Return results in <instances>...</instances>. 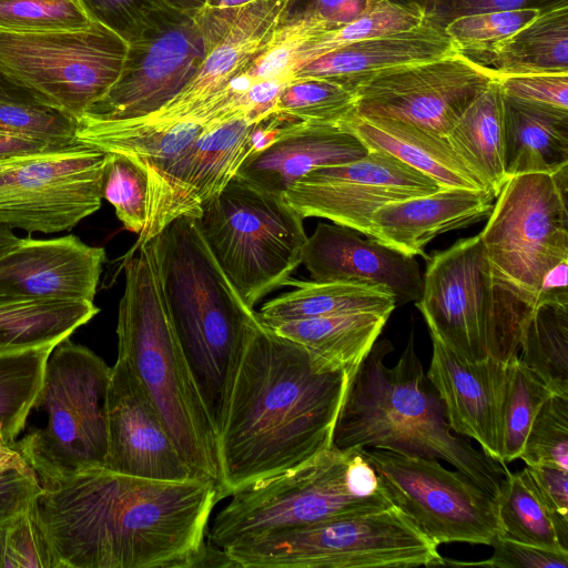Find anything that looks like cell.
I'll return each mask as SVG.
<instances>
[{
  "label": "cell",
  "instance_id": "cell-9",
  "mask_svg": "<svg viewBox=\"0 0 568 568\" xmlns=\"http://www.w3.org/2000/svg\"><path fill=\"white\" fill-rule=\"evenodd\" d=\"M303 216L282 195L233 176L196 217L215 261L247 306L286 286L302 264Z\"/></svg>",
  "mask_w": 568,
  "mask_h": 568
},
{
  "label": "cell",
  "instance_id": "cell-48",
  "mask_svg": "<svg viewBox=\"0 0 568 568\" xmlns=\"http://www.w3.org/2000/svg\"><path fill=\"white\" fill-rule=\"evenodd\" d=\"M91 21L119 34L126 43L178 9L166 0H77Z\"/></svg>",
  "mask_w": 568,
  "mask_h": 568
},
{
  "label": "cell",
  "instance_id": "cell-45",
  "mask_svg": "<svg viewBox=\"0 0 568 568\" xmlns=\"http://www.w3.org/2000/svg\"><path fill=\"white\" fill-rule=\"evenodd\" d=\"M526 465L568 470V396L551 394L529 427L521 455Z\"/></svg>",
  "mask_w": 568,
  "mask_h": 568
},
{
  "label": "cell",
  "instance_id": "cell-3",
  "mask_svg": "<svg viewBox=\"0 0 568 568\" xmlns=\"http://www.w3.org/2000/svg\"><path fill=\"white\" fill-rule=\"evenodd\" d=\"M148 243L169 318L219 435L240 361L261 320L215 261L196 219L179 216Z\"/></svg>",
  "mask_w": 568,
  "mask_h": 568
},
{
  "label": "cell",
  "instance_id": "cell-47",
  "mask_svg": "<svg viewBox=\"0 0 568 568\" xmlns=\"http://www.w3.org/2000/svg\"><path fill=\"white\" fill-rule=\"evenodd\" d=\"M77 119L40 103L0 100V132L55 145L78 142Z\"/></svg>",
  "mask_w": 568,
  "mask_h": 568
},
{
  "label": "cell",
  "instance_id": "cell-57",
  "mask_svg": "<svg viewBox=\"0 0 568 568\" xmlns=\"http://www.w3.org/2000/svg\"><path fill=\"white\" fill-rule=\"evenodd\" d=\"M57 148H62V145H55L43 141L0 132V160L13 155L40 152Z\"/></svg>",
  "mask_w": 568,
  "mask_h": 568
},
{
  "label": "cell",
  "instance_id": "cell-61",
  "mask_svg": "<svg viewBox=\"0 0 568 568\" xmlns=\"http://www.w3.org/2000/svg\"><path fill=\"white\" fill-rule=\"evenodd\" d=\"M19 240L11 227L0 224V255L14 246Z\"/></svg>",
  "mask_w": 568,
  "mask_h": 568
},
{
  "label": "cell",
  "instance_id": "cell-32",
  "mask_svg": "<svg viewBox=\"0 0 568 568\" xmlns=\"http://www.w3.org/2000/svg\"><path fill=\"white\" fill-rule=\"evenodd\" d=\"M470 60L496 77L568 72V3L540 13L513 36Z\"/></svg>",
  "mask_w": 568,
  "mask_h": 568
},
{
  "label": "cell",
  "instance_id": "cell-58",
  "mask_svg": "<svg viewBox=\"0 0 568 568\" xmlns=\"http://www.w3.org/2000/svg\"><path fill=\"white\" fill-rule=\"evenodd\" d=\"M254 0H206L205 8L230 20L236 19L242 9Z\"/></svg>",
  "mask_w": 568,
  "mask_h": 568
},
{
  "label": "cell",
  "instance_id": "cell-11",
  "mask_svg": "<svg viewBox=\"0 0 568 568\" xmlns=\"http://www.w3.org/2000/svg\"><path fill=\"white\" fill-rule=\"evenodd\" d=\"M568 165L509 176L478 234L499 283L532 310L542 283L568 261Z\"/></svg>",
  "mask_w": 568,
  "mask_h": 568
},
{
  "label": "cell",
  "instance_id": "cell-6",
  "mask_svg": "<svg viewBox=\"0 0 568 568\" xmlns=\"http://www.w3.org/2000/svg\"><path fill=\"white\" fill-rule=\"evenodd\" d=\"M362 449L332 445L295 467L237 489L207 529L209 542L224 549L247 537L392 506Z\"/></svg>",
  "mask_w": 568,
  "mask_h": 568
},
{
  "label": "cell",
  "instance_id": "cell-23",
  "mask_svg": "<svg viewBox=\"0 0 568 568\" xmlns=\"http://www.w3.org/2000/svg\"><path fill=\"white\" fill-rule=\"evenodd\" d=\"M295 1L254 0L246 4L210 49L187 84L169 103L146 118L192 121L200 109L226 92L248 69Z\"/></svg>",
  "mask_w": 568,
  "mask_h": 568
},
{
  "label": "cell",
  "instance_id": "cell-27",
  "mask_svg": "<svg viewBox=\"0 0 568 568\" xmlns=\"http://www.w3.org/2000/svg\"><path fill=\"white\" fill-rule=\"evenodd\" d=\"M209 123L146 116L114 120L84 113L77 119L75 136L79 142L105 153L133 159L146 170L149 182L165 170Z\"/></svg>",
  "mask_w": 568,
  "mask_h": 568
},
{
  "label": "cell",
  "instance_id": "cell-2",
  "mask_svg": "<svg viewBox=\"0 0 568 568\" xmlns=\"http://www.w3.org/2000/svg\"><path fill=\"white\" fill-rule=\"evenodd\" d=\"M348 375L262 322L240 361L217 435L220 499L329 448Z\"/></svg>",
  "mask_w": 568,
  "mask_h": 568
},
{
  "label": "cell",
  "instance_id": "cell-20",
  "mask_svg": "<svg viewBox=\"0 0 568 568\" xmlns=\"http://www.w3.org/2000/svg\"><path fill=\"white\" fill-rule=\"evenodd\" d=\"M103 247L74 235L20 239L0 255L1 301H93Z\"/></svg>",
  "mask_w": 568,
  "mask_h": 568
},
{
  "label": "cell",
  "instance_id": "cell-46",
  "mask_svg": "<svg viewBox=\"0 0 568 568\" xmlns=\"http://www.w3.org/2000/svg\"><path fill=\"white\" fill-rule=\"evenodd\" d=\"M91 23L77 0H0V31L71 30Z\"/></svg>",
  "mask_w": 568,
  "mask_h": 568
},
{
  "label": "cell",
  "instance_id": "cell-43",
  "mask_svg": "<svg viewBox=\"0 0 568 568\" xmlns=\"http://www.w3.org/2000/svg\"><path fill=\"white\" fill-rule=\"evenodd\" d=\"M32 503L0 523V568H61Z\"/></svg>",
  "mask_w": 568,
  "mask_h": 568
},
{
  "label": "cell",
  "instance_id": "cell-19",
  "mask_svg": "<svg viewBox=\"0 0 568 568\" xmlns=\"http://www.w3.org/2000/svg\"><path fill=\"white\" fill-rule=\"evenodd\" d=\"M105 410L108 453L104 468L155 480L199 478L179 450L143 385L121 357H116L111 366Z\"/></svg>",
  "mask_w": 568,
  "mask_h": 568
},
{
  "label": "cell",
  "instance_id": "cell-25",
  "mask_svg": "<svg viewBox=\"0 0 568 568\" xmlns=\"http://www.w3.org/2000/svg\"><path fill=\"white\" fill-rule=\"evenodd\" d=\"M368 146L342 124L295 121L265 151L242 162L235 176L282 195L311 171L358 160Z\"/></svg>",
  "mask_w": 568,
  "mask_h": 568
},
{
  "label": "cell",
  "instance_id": "cell-8",
  "mask_svg": "<svg viewBox=\"0 0 568 568\" xmlns=\"http://www.w3.org/2000/svg\"><path fill=\"white\" fill-rule=\"evenodd\" d=\"M224 550L242 568L444 566L438 545L395 505L247 537Z\"/></svg>",
  "mask_w": 568,
  "mask_h": 568
},
{
  "label": "cell",
  "instance_id": "cell-17",
  "mask_svg": "<svg viewBox=\"0 0 568 568\" xmlns=\"http://www.w3.org/2000/svg\"><path fill=\"white\" fill-rule=\"evenodd\" d=\"M440 187L394 155L369 149L358 160L311 171L282 196L303 217H324L373 239L371 219L378 207Z\"/></svg>",
  "mask_w": 568,
  "mask_h": 568
},
{
  "label": "cell",
  "instance_id": "cell-29",
  "mask_svg": "<svg viewBox=\"0 0 568 568\" xmlns=\"http://www.w3.org/2000/svg\"><path fill=\"white\" fill-rule=\"evenodd\" d=\"M504 159L508 178L568 165V110L504 95Z\"/></svg>",
  "mask_w": 568,
  "mask_h": 568
},
{
  "label": "cell",
  "instance_id": "cell-33",
  "mask_svg": "<svg viewBox=\"0 0 568 568\" xmlns=\"http://www.w3.org/2000/svg\"><path fill=\"white\" fill-rule=\"evenodd\" d=\"M99 312L93 301L0 300V356L54 347Z\"/></svg>",
  "mask_w": 568,
  "mask_h": 568
},
{
  "label": "cell",
  "instance_id": "cell-54",
  "mask_svg": "<svg viewBox=\"0 0 568 568\" xmlns=\"http://www.w3.org/2000/svg\"><path fill=\"white\" fill-rule=\"evenodd\" d=\"M295 121L298 120L281 113H272L255 122L245 141L244 160L265 151L274 144Z\"/></svg>",
  "mask_w": 568,
  "mask_h": 568
},
{
  "label": "cell",
  "instance_id": "cell-39",
  "mask_svg": "<svg viewBox=\"0 0 568 568\" xmlns=\"http://www.w3.org/2000/svg\"><path fill=\"white\" fill-rule=\"evenodd\" d=\"M425 17V13L405 9L386 0H369L364 13L352 22L322 32L306 41L296 57L293 71L344 45L413 29L419 26Z\"/></svg>",
  "mask_w": 568,
  "mask_h": 568
},
{
  "label": "cell",
  "instance_id": "cell-62",
  "mask_svg": "<svg viewBox=\"0 0 568 568\" xmlns=\"http://www.w3.org/2000/svg\"><path fill=\"white\" fill-rule=\"evenodd\" d=\"M171 6L181 10H199L205 6L206 0H166Z\"/></svg>",
  "mask_w": 568,
  "mask_h": 568
},
{
  "label": "cell",
  "instance_id": "cell-31",
  "mask_svg": "<svg viewBox=\"0 0 568 568\" xmlns=\"http://www.w3.org/2000/svg\"><path fill=\"white\" fill-rule=\"evenodd\" d=\"M446 138L496 199L508 179L504 159V95L496 78L470 102Z\"/></svg>",
  "mask_w": 568,
  "mask_h": 568
},
{
  "label": "cell",
  "instance_id": "cell-50",
  "mask_svg": "<svg viewBox=\"0 0 568 568\" xmlns=\"http://www.w3.org/2000/svg\"><path fill=\"white\" fill-rule=\"evenodd\" d=\"M493 556L475 562L477 566L498 568H568V554L539 548L525 542L496 536L491 545Z\"/></svg>",
  "mask_w": 568,
  "mask_h": 568
},
{
  "label": "cell",
  "instance_id": "cell-21",
  "mask_svg": "<svg viewBox=\"0 0 568 568\" xmlns=\"http://www.w3.org/2000/svg\"><path fill=\"white\" fill-rule=\"evenodd\" d=\"M302 263L316 282H353L385 288L396 306L416 302L423 276L414 256L341 224L320 222L303 248Z\"/></svg>",
  "mask_w": 568,
  "mask_h": 568
},
{
  "label": "cell",
  "instance_id": "cell-18",
  "mask_svg": "<svg viewBox=\"0 0 568 568\" xmlns=\"http://www.w3.org/2000/svg\"><path fill=\"white\" fill-rule=\"evenodd\" d=\"M254 123L244 115L210 122L165 170L149 180L148 221L132 252L176 217L201 214L244 161L245 141Z\"/></svg>",
  "mask_w": 568,
  "mask_h": 568
},
{
  "label": "cell",
  "instance_id": "cell-56",
  "mask_svg": "<svg viewBox=\"0 0 568 568\" xmlns=\"http://www.w3.org/2000/svg\"><path fill=\"white\" fill-rule=\"evenodd\" d=\"M6 471H17L22 476L39 483L37 473L19 449L17 442L8 440L0 433V473Z\"/></svg>",
  "mask_w": 568,
  "mask_h": 568
},
{
  "label": "cell",
  "instance_id": "cell-38",
  "mask_svg": "<svg viewBox=\"0 0 568 568\" xmlns=\"http://www.w3.org/2000/svg\"><path fill=\"white\" fill-rule=\"evenodd\" d=\"M331 29L328 23L304 6L301 10H296L293 4L278 22L262 53L233 82V85L242 88L253 82L267 80L291 82V73L303 44Z\"/></svg>",
  "mask_w": 568,
  "mask_h": 568
},
{
  "label": "cell",
  "instance_id": "cell-34",
  "mask_svg": "<svg viewBox=\"0 0 568 568\" xmlns=\"http://www.w3.org/2000/svg\"><path fill=\"white\" fill-rule=\"evenodd\" d=\"M388 318L362 313L298 320L268 327L327 364L343 368L351 379Z\"/></svg>",
  "mask_w": 568,
  "mask_h": 568
},
{
  "label": "cell",
  "instance_id": "cell-35",
  "mask_svg": "<svg viewBox=\"0 0 568 568\" xmlns=\"http://www.w3.org/2000/svg\"><path fill=\"white\" fill-rule=\"evenodd\" d=\"M495 501L500 535L519 542L568 554V528L556 520L521 470H506Z\"/></svg>",
  "mask_w": 568,
  "mask_h": 568
},
{
  "label": "cell",
  "instance_id": "cell-4",
  "mask_svg": "<svg viewBox=\"0 0 568 568\" xmlns=\"http://www.w3.org/2000/svg\"><path fill=\"white\" fill-rule=\"evenodd\" d=\"M390 351L387 341L375 343L348 381L332 445L443 459L496 499L508 468L453 434L416 354L413 332L397 362L387 366Z\"/></svg>",
  "mask_w": 568,
  "mask_h": 568
},
{
  "label": "cell",
  "instance_id": "cell-13",
  "mask_svg": "<svg viewBox=\"0 0 568 568\" xmlns=\"http://www.w3.org/2000/svg\"><path fill=\"white\" fill-rule=\"evenodd\" d=\"M106 153L88 144L0 160V224L29 234L70 231L102 201Z\"/></svg>",
  "mask_w": 568,
  "mask_h": 568
},
{
  "label": "cell",
  "instance_id": "cell-49",
  "mask_svg": "<svg viewBox=\"0 0 568 568\" xmlns=\"http://www.w3.org/2000/svg\"><path fill=\"white\" fill-rule=\"evenodd\" d=\"M505 97L568 110V72L496 77Z\"/></svg>",
  "mask_w": 568,
  "mask_h": 568
},
{
  "label": "cell",
  "instance_id": "cell-40",
  "mask_svg": "<svg viewBox=\"0 0 568 568\" xmlns=\"http://www.w3.org/2000/svg\"><path fill=\"white\" fill-rule=\"evenodd\" d=\"M551 394L518 355L508 361L501 407V466L520 457L532 419Z\"/></svg>",
  "mask_w": 568,
  "mask_h": 568
},
{
  "label": "cell",
  "instance_id": "cell-59",
  "mask_svg": "<svg viewBox=\"0 0 568 568\" xmlns=\"http://www.w3.org/2000/svg\"><path fill=\"white\" fill-rule=\"evenodd\" d=\"M0 100L3 101H18V102H29V103H40L36 97L32 94L17 89L14 87H10L0 82ZM42 104V103H40Z\"/></svg>",
  "mask_w": 568,
  "mask_h": 568
},
{
  "label": "cell",
  "instance_id": "cell-30",
  "mask_svg": "<svg viewBox=\"0 0 568 568\" xmlns=\"http://www.w3.org/2000/svg\"><path fill=\"white\" fill-rule=\"evenodd\" d=\"M294 287L266 302L257 313L266 326L324 316L377 314L390 316L396 301L389 291L353 282L288 280Z\"/></svg>",
  "mask_w": 568,
  "mask_h": 568
},
{
  "label": "cell",
  "instance_id": "cell-22",
  "mask_svg": "<svg viewBox=\"0 0 568 568\" xmlns=\"http://www.w3.org/2000/svg\"><path fill=\"white\" fill-rule=\"evenodd\" d=\"M429 335L432 358L426 376L444 404L450 428L474 439L486 455L499 463L508 362L466 363L435 334Z\"/></svg>",
  "mask_w": 568,
  "mask_h": 568
},
{
  "label": "cell",
  "instance_id": "cell-24",
  "mask_svg": "<svg viewBox=\"0 0 568 568\" xmlns=\"http://www.w3.org/2000/svg\"><path fill=\"white\" fill-rule=\"evenodd\" d=\"M494 199L485 190L440 187L430 194L389 202L372 215L373 239L427 260L425 246L433 239L488 217Z\"/></svg>",
  "mask_w": 568,
  "mask_h": 568
},
{
  "label": "cell",
  "instance_id": "cell-10",
  "mask_svg": "<svg viewBox=\"0 0 568 568\" xmlns=\"http://www.w3.org/2000/svg\"><path fill=\"white\" fill-rule=\"evenodd\" d=\"M110 375L100 356L70 337L52 349L32 408L47 422L16 440L40 486L105 466Z\"/></svg>",
  "mask_w": 568,
  "mask_h": 568
},
{
  "label": "cell",
  "instance_id": "cell-14",
  "mask_svg": "<svg viewBox=\"0 0 568 568\" xmlns=\"http://www.w3.org/2000/svg\"><path fill=\"white\" fill-rule=\"evenodd\" d=\"M390 499L429 539L490 546L501 534L495 499L436 458L363 448Z\"/></svg>",
  "mask_w": 568,
  "mask_h": 568
},
{
  "label": "cell",
  "instance_id": "cell-15",
  "mask_svg": "<svg viewBox=\"0 0 568 568\" xmlns=\"http://www.w3.org/2000/svg\"><path fill=\"white\" fill-rule=\"evenodd\" d=\"M225 32L204 8L172 10L128 43L119 79L87 113L122 120L156 112L187 84Z\"/></svg>",
  "mask_w": 568,
  "mask_h": 568
},
{
  "label": "cell",
  "instance_id": "cell-60",
  "mask_svg": "<svg viewBox=\"0 0 568 568\" xmlns=\"http://www.w3.org/2000/svg\"><path fill=\"white\" fill-rule=\"evenodd\" d=\"M386 1L394 3L396 6L403 7L405 9L425 13L427 16V13L429 12V10L432 8L434 0H386Z\"/></svg>",
  "mask_w": 568,
  "mask_h": 568
},
{
  "label": "cell",
  "instance_id": "cell-7",
  "mask_svg": "<svg viewBox=\"0 0 568 568\" xmlns=\"http://www.w3.org/2000/svg\"><path fill=\"white\" fill-rule=\"evenodd\" d=\"M416 307L429 333L466 363L517 356L532 311L497 281L478 234L428 256Z\"/></svg>",
  "mask_w": 568,
  "mask_h": 568
},
{
  "label": "cell",
  "instance_id": "cell-44",
  "mask_svg": "<svg viewBox=\"0 0 568 568\" xmlns=\"http://www.w3.org/2000/svg\"><path fill=\"white\" fill-rule=\"evenodd\" d=\"M539 13L535 8L475 13L458 17L444 29L455 49L471 59L513 36Z\"/></svg>",
  "mask_w": 568,
  "mask_h": 568
},
{
  "label": "cell",
  "instance_id": "cell-55",
  "mask_svg": "<svg viewBox=\"0 0 568 568\" xmlns=\"http://www.w3.org/2000/svg\"><path fill=\"white\" fill-rule=\"evenodd\" d=\"M368 3L369 0H306L304 7L334 29L358 18Z\"/></svg>",
  "mask_w": 568,
  "mask_h": 568
},
{
  "label": "cell",
  "instance_id": "cell-52",
  "mask_svg": "<svg viewBox=\"0 0 568 568\" xmlns=\"http://www.w3.org/2000/svg\"><path fill=\"white\" fill-rule=\"evenodd\" d=\"M521 473L556 520L568 528V470L526 465Z\"/></svg>",
  "mask_w": 568,
  "mask_h": 568
},
{
  "label": "cell",
  "instance_id": "cell-5",
  "mask_svg": "<svg viewBox=\"0 0 568 568\" xmlns=\"http://www.w3.org/2000/svg\"><path fill=\"white\" fill-rule=\"evenodd\" d=\"M134 251L124 263L118 357L143 385L195 475L219 487L217 434L169 318L151 246Z\"/></svg>",
  "mask_w": 568,
  "mask_h": 568
},
{
  "label": "cell",
  "instance_id": "cell-28",
  "mask_svg": "<svg viewBox=\"0 0 568 568\" xmlns=\"http://www.w3.org/2000/svg\"><path fill=\"white\" fill-rule=\"evenodd\" d=\"M342 125L353 132L368 149L382 150L394 155L434 179L442 187L485 190L479 179L454 151L446 136L399 120L363 116L356 112Z\"/></svg>",
  "mask_w": 568,
  "mask_h": 568
},
{
  "label": "cell",
  "instance_id": "cell-37",
  "mask_svg": "<svg viewBox=\"0 0 568 568\" xmlns=\"http://www.w3.org/2000/svg\"><path fill=\"white\" fill-rule=\"evenodd\" d=\"M54 347L0 356V433L10 442L17 440L26 427Z\"/></svg>",
  "mask_w": 568,
  "mask_h": 568
},
{
  "label": "cell",
  "instance_id": "cell-26",
  "mask_svg": "<svg viewBox=\"0 0 568 568\" xmlns=\"http://www.w3.org/2000/svg\"><path fill=\"white\" fill-rule=\"evenodd\" d=\"M457 51L445 29L428 16L409 30L364 39L322 55L291 74V80L325 79L354 90L384 71L427 62Z\"/></svg>",
  "mask_w": 568,
  "mask_h": 568
},
{
  "label": "cell",
  "instance_id": "cell-42",
  "mask_svg": "<svg viewBox=\"0 0 568 568\" xmlns=\"http://www.w3.org/2000/svg\"><path fill=\"white\" fill-rule=\"evenodd\" d=\"M102 199L115 210L124 229L141 234L146 225L149 209L148 172L133 159L106 153Z\"/></svg>",
  "mask_w": 568,
  "mask_h": 568
},
{
  "label": "cell",
  "instance_id": "cell-36",
  "mask_svg": "<svg viewBox=\"0 0 568 568\" xmlns=\"http://www.w3.org/2000/svg\"><path fill=\"white\" fill-rule=\"evenodd\" d=\"M518 357L552 394L568 396V305L544 303L531 311Z\"/></svg>",
  "mask_w": 568,
  "mask_h": 568
},
{
  "label": "cell",
  "instance_id": "cell-16",
  "mask_svg": "<svg viewBox=\"0 0 568 568\" xmlns=\"http://www.w3.org/2000/svg\"><path fill=\"white\" fill-rule=\"evenodd\" d=\"M496 78L463 53L398 67L355 89L356 114L414 124L446 136L470 102Z\"/></svg>",
  "mask_w": 568,
  "mask_h": 568
},
{
  "label": "cell",
  "instance_id": "cell-53",
  "mask_svg": "<svg viewBox=\"0 0 568 568\" xmlns=\"http://www.w3.org/2000/svg\"><path fill=\"white\" fill-rule=\"evenodd\" d=\"M41 486L17 471L0 473V523L27 509Z\"/></svg>",
  "mask_w": 568,
  "mask_h": 568
},
{
  "label": "cell",
  "instance_id": "cell-51",
  "mask_svg": "<svg viewBox=\"0 0 568 568\" xmlns=\"http://www.w3.org/2000/svg\"><path fill=\"white\" fill-rule=\"evenodd\" d=\"M566 3L568 0H434L427 16L444 28L463 16L526 8L542 11Z\"/></svg>",
  "mask_w": 568,
  "mask_h": 568
},
{
  "label": "cell",
  "instance_id": "cell-12",
  "mask_svg": "<svg viewBox=\"0 0 568 568\" xmlns=\"http://www.w3.org/2000/svg\"><path fill=\"white\" fill-rule=\"evenodd\" d=\"M128 43L105 26L44 32L0 31V82L75 119L119 79Z\"/></svg>",
  "mask_w": 568,
  "mask_h": 568
},
{
  "label": "cell",
  "instance_id": "cell-1",
  "mask_svg": "<svg viewBox=\"0 0 568 568\" xmlns=\"http://www.w3.org/2000/svg\"><path fill=\"white\" fill-rule=\"evenodd\" d=\"M219 500L211 479L100 467L41 485L32 505L61 568H196Z\"/></svg>",
  "mask_w": 568,
  "mask_h": 568
},
{
  "label": "cell",
  "instance_id": "cell-41",
  "mask_svg": "<svg viewBox=\"0 0 568 568\" xmlns=\"http://www.w3.org/2000/svg\"><path fill=\"white\" fill-rule=\"evenodd\" d=\"M355 112V91L325 79H302L286 83L275 105V113L315 123L342 124Z\"/></svg>",
  "mask_w": 568,
  "mask_h": 568
}]
</instances>
